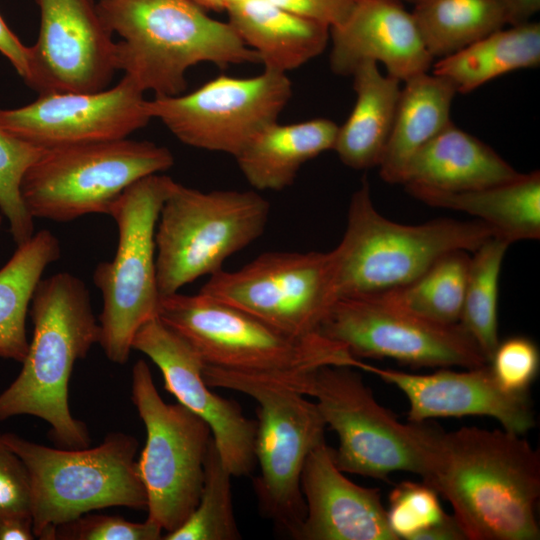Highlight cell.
Wrapping results in <instances>:
<instances>
[{
	"label": "cell",
	"mask_w": 540,
	"mask_h": 540,
	"mask_svg": "<svg viewBox=\"0 0 540 540\" xmlns=\"http://www.w3.org/2000/svg\"><path fill=\"white\" fill-rule=\"evenodd\" d=\"M451 505L466 540H538L540 455L506 430H438L422 480Z\"/></svg>",
	"instance_id": "6da1fadb"
},
{
	"label": "cell",
	"mask_w": 540,
	"mask_h": 540,
	"mask_svg": "<svg viewBox=\"0 0 540 540\" xmlns=\"http://www.w3.org/2000/svg\"><path fill=\"white\" fill-rule=\"evenodd\" d=\"M30 315L33 336L20 373L0 393V421L35 416L49 424L50 437L60 448H86L89 433L70 411L68 390L74 364L99 343L89 291L68 272L41 279Z\"/></svg>",
	"instance_id": "7a4b0ae2"
},
{
	"label": "cell",
	"mask_w": 540,
	"mask_h": 540,
	"mask_svg": "<svg viewBox=\"0 0 540 540\" xmlns=\"http://www.w3.org/2000/svg\"><path fill=\"white\" fill-rule=\"evenodd\" d=\"M116 43L118 70L143 92L175 96L187 71L200 63L220 68L260 63L228 21L211 17L191 0H97Z\"/></svg>",
	"instance_id": "3957f363"
},
{
	"label": "cell",
	"mask_w": 540,
	"mask_h": 540,
	"mask_svg": "<svg viewBox=\"0 0 540 540\" xmlns=\"http://www.w3.org/2000/svg\"><path fill=\"white\" fill-rule=\"evenodd\" d=\"M157 317L184 338L204 365L271 378L288 385L325 365L356 368L359 359L317 333L286 334L201 292L161 295Z\"/></svg>",
	"instance_id": "277c9868"
},
{
	"label": "cell",
	"mask_w": 540,
	"mask_h": 540,
	"mask_svg": "<svg viewBox=\"0 0 540 540\" xmlns=\"http://www.w3.org/2000/svg\"><path fill=\"white\" fill-rule=\"evenodd\" d=\"M494 237L484 223L437 219L405 225L374 207L367 179L352 194L347 225L330 251L335 298L367 297L401 287L453 251L474 252Z\"/></svg>",
	"instance_id": "5b68a950"
},
{
	"label": "cell",
	"mask_w": 540,
	"mask_h": 540,
	"mask_svg": "<svg viewBox=\"0 0 540 540\" xmlns=\"http://www.w3.org/2000/svg\"><path fill=\"white\" fill-rule=\"evenodd\" d=\"M24 462L31 485L35 538L52 540L59 524L107 507L146 510L135 437L112 432L94 448H52L15 433H2Z\"/></svg>",
	"instance_id": "8992f818"
},
{
	"label": "cell",
	"mask_w": 540,
	"mask_h": 540,
	"mask_svg": "<svg viewBox=\"0 0 540 540\" xmlns=\"http://www.w3.org/2000/svg\"><path fill=\"white\" fill-rule=\"evenodd\" d=\"M293 389L310 396L339 439L334 460L342 472L387 481L391 473H428L438 429L401 423L374 398L350 366L325 365L302 375Z\"/></svg>",
	"instance_id": "52a82bcc"
},
{
	"label": "cell",
	"mask_w": 540,
	"mask_h": 540,
	"mask_svg": "<svg viewBox=\"0 0 540 540\" xmlns=\"http://www.w3.org/2000/svg\"><path fill=\"white\" fill-rule=\"evenodd\" d=\"M203 377L211 388L238 391L257 402L254 454L260 473L254 490L262 513L296 539L306 513L302 469L325 441L326 424L316 403L271 378L206 365Z\"/></svg>",
	"instance_id": "ba28073f"
},
{
	"label": "cell",
	"mask_w": 540,
	"mask_h": 540,
	"mask_svg": "<svg viewBox=\"0 0 540 540\" xmlns=\"http://www.w3.org/2000/svg\"><path fill=\"white\" fill-rule=\"evenodd\" d=\"M270 204L255 191L203 192L175 182L155 231L160 296L220 270L264 232Z\"/></svg>",
	"instance_id": "9c48e42d"
},
{
	"label": "cell",
	"mask_w": 540,
	"mask_h": 540,
	"mask_svg": "<svg viewBox=\"0 0 540 540\" xmlns=\"http://www.w3.org/2000/svg\"><path fill=\"white\" fill-rule=\"evenodd\" d=\"M174 184L160 173L143 177L127 187L110 209L118 227V246L111 261L96 266L93 282L103 296L99 344L111 362L125 364L137 330L157 317L155 231Z\"/></svg>",
	"instance_id": "30bf717a"
},
{
	"label": "cell",
	"mask_w": 540,
	"mask_h": 540,
	"mask_svg": "<svg viewBox=\"0 0 540 540\" xmlns=\"http://www.w3.org/2000/svg\"><path fill=\"white\" fill-rule=\"evenodd\" d=\"M173 164L166 147L128 138L46 149L26 171L21 196L33 218L70 222L109 215L127 187Z\"/></svg>",
	"instance_id": "8fae6325"
},
{
	"label": "cell",
	"mask_w": 540,
	"mask_h": 540,
	"mask_svg": "<svg viewBox=\"0 0 540 540\" xmlns=\"http://www.w3.org/2000/svg\"><path fill=\"white\" fill-rule=\"evenodd\" d=\"M131 400L146 429L137 466L147 496V519L168 533L198 504L211 429L180 403L164 402L144 360L132 369Z\"/></svg>",
	"instance_id": "7c38bea8"
},
{
	"label": "cell",
	"mask_w": 540,
	"mask_h": 540,
	"mask_svg": "<svg viewBox=\"0 0 540 540\" xmlns=\"http://www.w3.org/2000/svg\"><path fill=\"white\" fill-rule=\"evenodd\" d=\"M291 95L287 74L264 69L246 78L220 75L190 93L155 96L146 107L182 143L235 157L278 121Z\"/></svg>",
	"instance_id": "4fadbf2b"
},
{
	"label": "cell",
	"mask_w": 540,
	"mask_h": 540,
	"mask_svg": "<svg viewBox=\"0 0 540 540\" xmlns=\"http://www.w3.org/2000/svg\"><path fill=\"white\" fill-rule=\"evenodd\" d=\"M201 293L295 337L317 334L336 301L329 252H267L211 275Z\"/></svg>",
	"instance_id": "5bb4252c"
},
{
	"label": "cell",
	"mask_w": 540,
	"mask_h": 540,
	"mask_svg": "<svg viewBox=\"0 0 540 540\" xmlns=\"http://www.w3.org/2000/svg\"><path fill=\"white\" fill-rule=\"evenodd\" d=\"M318 333L358 359L390 358L414 367L439 368L489 364L459 323L429 321L372 297L337 299Z\"/></svg>",
	"instance_id": "9a60e30c"
},
{
	"label": "cell",
	"mask_w": 540,
	"mask_h": 540,
	"mask_svg": "<svg viewBox=\"0 0 540 540\" xmlns=\"http://www.w3.org/2000/svg\"><path fill=\"white\" fill-rule=\"evenodd\" d=\"M144 92L127 76L96 92H47L0 109V127L43 149L127 138L151 120Z\"/></svg>",
	"instance_id": "2e32d148"
},
{
	"label": "cell",
	"mask_w": 540,
	"mask_h": 540,
	"mask_svg": "<svg viewBox=\"0 0 540 540\" xmlns=\"http://www.w3.org/2000/svg\"><path fill=\"white\" fill-rule=\"evenodd\" d=\"M40 10L38 39L30 46V77L39 94L96 92L116 71V42L93 0H34Z\"/></svg>",
	"instance_id": "e0dca14e"
},
{
	"label": "cell",
	"mask_w": 540,
	"mask_h": 540,
	"mask_svg": "<svg viewBox=\"0 0 540 540\" xmlns=\"http://www.w3.org/2000/svg\"><path fill=\"white\" fill-rule=\"evenodd\" d=\"M132 349L148 356L160 369L164 388L208 424L231 475L250 474L256 463L257 421L247 418L237 402L210 389L203 377L204 363L194 348L155 317L137 330Z\"/></svg>",
	"instance_id": "ac0fdd59"
},
{
	"label": "cell",
	"mask_w": 540,
	"mask_h": 540,
	"mask_svg": "<svg viewBox=\"0 0 540 540\" xmlns=\"http://www.w3.org/2000/svg\"><path fill=\"white\" fill-rule=\"evenodd\" d=\"M358 369L394 385L409 402V422L437 417L487 416L504 430L523 435L535 426L529 395L503 390L489 364L453 371L442 368L431 374H412L380 368L359 361Z\"/></svg>",
	"instance_id": "d6986e66"
},
{
	"label": "cell",
	"mask_w": 540,
	"mask_h": 540,
	"mask_svg": "<svg viewBox=\"0 0 540 540\" xmlns=\"http://www.w3.org/2000/svg\"><path fill=\"white\" fill-rule=\"evenodd\" d=\"M330 40V68L340 76H351L360 63L372 61L404 82L434 63L401 0H355L346 20L330 29Z\"/></svg>",
	"instance_id": "ffe728a7"
},
{
	"label": "cell",
	"mask_w": 540,
	"mask_h": 540,
	"mask_svg": "<svg viewBox=\"0 0 540 540\" xmlns=\"http://www.w3.org/2000/svg\"><path fill=\"white\" fill-rule=\"evenodd\" d=\"M306 513L298 540H397L377 488L350 481L323 441L308 455L301 473Z\"/></svg>",
	"instance_id": "44dd1931"
},
{
	"label": "cell",
	"mask_w": 540,
	"mask_h": 540,
	"mask_svg": "<svg viewBox=\"0 0 540 540\" xmlns=\"http://www.w3.org/2000/svg\"><path fill=\"white\" fill-rule=\"evenodd\" d=\"M519 174L489 145L451 122L412 156L401 184L462 192L503 183Z\"/></svg>",
	"instance_id": "7402d4cb"
},
{
	"label": "cell",
	"mask_w": 540,
	"mask_h": 540,
	"mask_svg": "<svg viewBox=\"0 0 540 540\" xmlns=\"http://www.w3.org/2000/svg\"><path fill=\"white\" fill-rule=\"evenodd\" d=\"M228 23L256 52L265 70L287 74L320 55L330 28L290 12L270 0H249L230 6Z\"/></svg>",
	"instance_id": "603a6c76"
},
{
	"label": "cell",
	"mask_w": 540,
	"mask_h": 540,
	"mask_svg": "<svg viewBox=\"0 0 540 540\" xmlns=\"http://www.w3.org/2000/svg\"><path fill=\"white\" fill-rule=\"evenodd\" d=\"M416 199L438 208L468 213L486 224L494 237L510 244L540 238V173L469 191L406 188Z\"/></svg>",
	"instance_id": "cb8c5ba5"
},
{
	"label": "cell",
	"mask_w": 540,
	"mask_h": 540,
	"mask_svg": "<svg viewBox=\"0 0 540 540\" xmlns=\"http://www.w3.org/2000/svg\"><path fill=\"white\" fill-rule=\"evenodd\" d=\"M338 125L327 118L280 124L260 131L234 158L248 183L259 191L290 186L302 165L333 150Z\"/></svg>",
	"instance_id": "d4e9b609"
},
{
	"label": "cell",
	"mask_w": 540,
	"mask_h": 540,
	"mask_svg": "<svg viewBox=\"0 0 540 540\" xmlns=\"http://www.w3.org/2000/svg\"><path fill=\"white\" fill-rule=\"evenodd\" d=\"M355 104L338 126L333 150L341 162L356 170L380 165L391 134L401 86L398 79L383 75L378 63H360L353 73Z\"/></svg>",
	"instance_id": "484cf974"
},
{
	"label": "cell",
	"mask_w": 540,
	"mask_h": 540,
	"mask_svg": "<svg viewBox=\"0 0 540 540\" xmlns=\"http://www.w3.org/2000/svg\"><path fill=\"white\" fill-rule=\"evenodd\" d=\"M403 83L379 165L381 178L391 184H401L412 156L452 122L451 105L457 94L449 79L434 73H421Z\"/></svg>",
	"instance_id": "4316f807"
},
{
	"label": "cell",
	"mask_w": 540,
	"mask_h": 540,
	"mask_svg": "<svg viewBox=\"0 0 540 540\" xmlns=\"http://www.w3.org/2000/svg\"><path fill=\"white\" fill-rule=\"evenodd\" d=\"M540 64V24L530 21L501 28L433 63L432 73L466 94L506 73Z\"/></svg>",
	"instance_id": "83f0119b"
},
{
	"label": "cell",
	"mask_w": 540,
	"mask_h": 540,
	"mask_svg": "<svg viewBox=\"0 0 540 540\" xmlns=\"http://www.w3.org/2000/svg\"><path fill=\"white\" fill-rule=\"evenodd\" d=\"M60 255L59 240L43 229L17 246L0 269V358L24 360L29 347L26 317L33 293L45 269Z\"/></svg>",
	"instance_id": "f1b7e54d"
},
{
	"label": "cell",
	"mask_w": 540,
	"mask_h": 540,
	"mask_svg": "<svg viewBox=\"0 0 540 540\" xmlns=\"http://www.w3.org/2000/svg\"><path fill=\"white\" fill-rule=\"evenodd\" d=\"M411 4L433 59L450 56L507 26L498 0H414Z\"/></svg>",
	"instance_id": "f546056e"
},
{
	"label": "cell",
	"mask_w": 540,
	"mask_h": 540,
	"mask_svg": "<svg viewBox=\"0 0 540 540\" xmlns=\"http://www.w3.org/2000/svg\"><path fill=\"white\" fill-rule=\"evenodd\" d=\"M466 251L450 252L411 282L372 296L429 321L459 323L470 264Z\"/></svg>",
	"instance_id": "4dcf8cb0"
},
{
	"label": "cell",
	"mask_w": 540,
	"mask_h": 540,
	"mask_svg": "<svg viewBox=\"0 0 540 540\" xmlns=\"http://www.w3.org/2000/svg\"><path fill=\"white\" fill-rule=\"evenodd\" d=\"M509 245L506 240L491 237L470 257L459 324L476 342L488 363L499 343V278Z\"/></svg>",
	"instance_id": "1f68e13d"
},
{
	"label": "cell",
	"mask_w": 540,
	"mask_h": 540,
	"mask_svg": "<svg viewBox=\"0 0 540 540\" xmlns=\"http://www.w3.org/2000/svg\"><path fill=\"white\" fill-rule=\"evenodd\" d=\"M231 477L212 438L205 458L203 485L198 504L181 526L166 533L162 539H241L234 516Z\"/></svg>",
	"instance_id": "d6a6232c"
},
{
	"label": "cell",
	"mask_w": 540,
	"mask_h": 540,
	"mask_svg": "<svg viewBox=\"0 0 540 540\" xmlns=\"http://www.w3.org/2000/svg\"><path fill=\"white\" fill-rule=\"evenodd\" d=\"M45 150L0 127V211L8 221L17 246L26 243L34 234V218L22 199L21 182Z\"/></svg>",
	"instance_id": "836d02e7"
},
{
	"label": "cell",
	"mask_w": 540,
	"mask_h": 540,
	"mask_svg": "<svg viewBox=\"0 0 540 540\" xmlns=\"http://www.w3.org/2000/svg\"><path fill=\"white\" fill-rule=\"evenodd\" d=\"M386 513L397 540H422L428 531L449 517L432 487L411 481H403L391 491Z\"/></svg>",
	"instance_id": "e575fe53"
},
{
	"label": "cell",
	"mask_w": 540,
	"mask_h": 540,
	"mask_svg": "<svg viewBox=\"0 0 540 540\" xmlns=\"http://www.w3.org/2000/svg\"><path fill=\"white\" fill-rule=\"evenodd\" d=\"M489 366L497 384L513 394H527L540 367L537 345L525 336H513L499 342Z\"/></svg>",
	"instance_id": "d590c367"
},
{
	"label": "cell",
	"mask_w": 540,
	"mask_h": 540,
	"mask_svg": "<svg viewBox=\"0 0 540 540\" xmlns=\"http://www.w3.org/2000/svg\"><path fill=\"white\" fill-rule=\"evenodd\" d=\"M162 531L148 519L137 523L89 512L54 527L52 540H158Z\"/></svg>",
	"instance_id": "8d00e7d4"
},
{
	"label": "cell",
	"mask_w": 540,
	"mask_h": 540,
	"mask_svg": "<svg viewBox=\"0 0 540 540\" xmlns=\"http://www.w3.org/2000/svg\"><path fill=\"white\" fill-rule=\"evenodd\" d=\"M31 514V485L28 470L0 433V517Z\"/></svg>",
	"instance_id": "74e56055"
},
{
	"label": "cell",
	"mask_w": 540,
	"mask_h": 540,
	"mask_svg": "<svg viewBox=\"0 0 540 540\" xmlns=\"http://www.w3.org/2000/svg\"><path fill=\"white\" fill-rule=\"evenodd\" d=\"M274 4L330 29L342 24L355 0H270Z\"/></svg>",
	"instance_id": "f35d334b"
},
{
	"label": "cell",
	"mask_w": 540,
	"mask_h": 540,
	"mask_svg": "<svg viewBox=\"0 0 540 540\" xmlns=\"http://www.w3.org/2000/svg\"><path fill=\"white\" fill-rule=\"evenodd\" d=\"M0 53L13 65L25 83L30 77L31 50L11 31L0 15Z\"/></svg>",
	"instance_id": "ab89813d"
},
{
	"label": "cell",
	"mask_w": 540,
	"mask_h": 540,
	"mask_svg": "<svg viewBox=\"0 0 540 540\" xmlns=\"http://www.w3.org/2000/svg\"><path fill=\"white\" fill-rule=\"evenodd\" d=\"M35 538L31 514H7L0 517V540Z\"/></svg>",
	"instance_id": "60d3db41"
},
{
	"label": "cell",
	"mask_w": 540,
	"mask_h": 540,
	"mask_svg": "<svg viewBox=\"0 0 540 540\" xmlns=\"http://www.w3.org/2000/svg\"><path fill=\"white\" fill-rule=\"evenodd\" d=\"M507 26L530 22L540 11V0H498Z\"/></svg>",
	"instance_id": "b9f144b4"
},
{
	"label": "cell",
	"mask_w": 540,
	"mask_h": 540,
	"mask_svg": "<svg viewBox=\"0 0 540 540\" xmlns=\"http://www.w3.org/2000/svg\"><path fill=\"white\" fill-rule=\"evenodd\" d=\"M202 9L214 12H226L227 3L226 0H191Z\"/></svg>",
	"instance_id": "7bdbcfd3"
},
{
	"label": "cell",
	"mask_w": 540,
	"mask_h": 540,
	"mask_svg": "<svg viewBox=\"0 0 540 540\" xmlns=\"http://www.w3.org/2000/svg\"><path fill=\"white\" fill-rule=\"evenodd\" d=\"M246 1H249V0H226V3H227V9L230 7V6H233V5H236V4H240V3H243V2H246ZM226 9V10H227Z\"/></svg>",
	"instance_id": "ee69618b"
},
{
	"label": "cell",
	"mask_w": 540,
	"mask_h": 540,
	"mask_svg": "<svg viewBox=\"0 0 540 540\" xmlns=\"http://www.w3.org/2000/svg\"><path fill=\"white\" fill-rule=\"evenodd\" d=\"M2 218H3V215H2V213L0 211V227H1V224H2Z\"/></svg>",
	"instance_id": "f6af8a7d"
},
{
	"label": "cell",
	"mask_w": 540,
	"mask_h": 540,
	"mask_svg": "<svg viewBox=\"0 0 540 540\" xmlns=\"http://www.w3.org/2000/svg\"><path fill=\"white\" fill-rule=\"evenodd\" d=\"M403 2H408V3H412L414 0H401Z\"/></svg>",
	"instance_id": "bcb514c9"
}]
</instances>
